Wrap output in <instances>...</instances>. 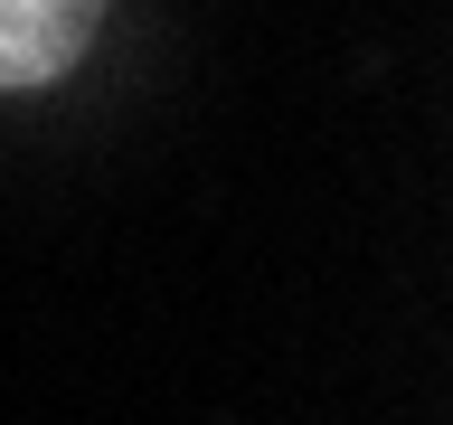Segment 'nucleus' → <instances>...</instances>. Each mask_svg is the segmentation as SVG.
<instances>
[{"label":"nucleus","mask_w":453,"mask_h":425,"mask_svg":"<svg viewBox=\"0 0 453 425\" xmlns=\"http://www.w3.org/2000/svg\"><path fill=\"white\" fill-rule=\"evenodd\" d=\"M95 19L104 0H0V85H57L95 48Z\"/></svg>","instance_id":"nucleus-1"}]
</instances>
